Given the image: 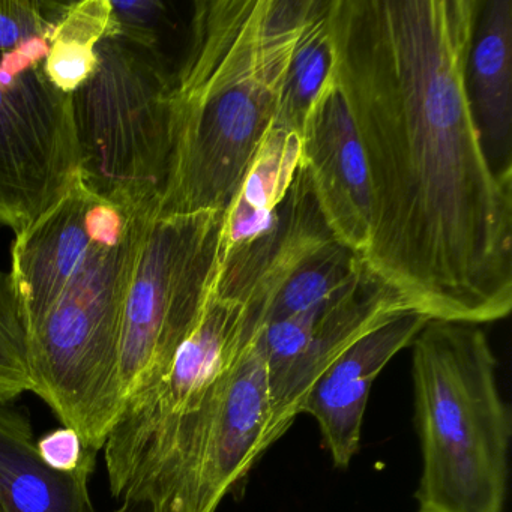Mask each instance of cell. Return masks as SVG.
Listing matches in <instances>:
<instances>
[{
    "instance_id": "obj_1",
    "label": "cell",
    "mask_w": 512,
    "mask_h": 512,
    "mask_svg": "<svg viewBox=\"0 0 512 512\" xmlns=\"http://www.w3.org/2000/svg\"><path fill=\"white\" fill-rule=\"evenodd\" d=\"M478 0H329L332 73L367 160L362 263L410 310H512V178L491 170L464 86Z\"/></svg>"
},
{
    "instance_id": "obj_2",
    "label": "cell",
    "mask_w": 512,
    "mask_h": 512,
    "mask_svg": "<svg viewBox=\"0 0 512 512\" xmlns=\"http://www.w3.org/2000/svg\"><path fill=\"white\" fill-rule=\"evenodd\" d=\"M317 0H197L173 71L172 154L158 215L223 212L277 121Z\"/></svg>"
},
{
    "instance_id": "obj_3",
    "label": "cell",
    "mask_w": 512,
    "mask_h": 512,
    "mask_svg": "<svg viewBox=\"0 0 512 512\" xmlns=\"http://www.w3.org/2000/svg\"><path fill=\"white\" fill-rule=\"evenodd\" d=\"M479 326L428 320L412 343L422 472L416 512H503L512 419Z\"/></svg>"
},
{
    "instance_id": "obj_4",
    "label": "cell",
    "mask_w": 512,
    "mask_h": 512,
    "mask_svg": "<svg viewBox=\"0 0 512 512\" xmlns=\"http://www.w3.org/2000/svg\"><path fill=\"white\" fill-rule=\"evenodd\" d=\"M157 212L122 206L55 304L28 332L34 394L97 454L121 412L122 317L145 229Z\"/></svg>"
},
{
    "instance_id": "obj_5",
    "label": "cell",
    "mask_w": 512,
    "mask_h": 512,
    "mask_svg": "<svg viewBox=\"0 0 512 512\" xmlns=\"http://www.w3.org/2000/svg\"><path fill=\"white\" fill-rule=\"evenodd\" d=\"M175 65L122 37L98 46L91 79L71 94L80 179L118 206L158 208L172 154Z\"/></svg>"
},
{
    "instance_id": "obj_6",
    "label": "cell",
    "mask_w": 512,
    "mask_h": 512,
    "mask_svg": "<svg viewBox=\"0 0 512 512\" xmlns=\"http://www.w3.org/2000/svg\"><path fill=\"white\" fill-rule=\"evenodd\" d=\"M221 214L157 212L149 220L122 317L121 410L163 379L196 323L217 275Z\"/></svg>"
},
{
    "instance_id": "obj_7",
    "label": "cell",
    "mask_w": 512,
    "mask_h": 512,
    "mask_svg": "<svg viewBox=\"0 0 512 512\" xmlns=\"http://www.w3.org/2000/svg\"><path fill=\"white\" fill-rule=\"evenodd\" d=\"M49 38L0 50V224L16 235L80 176L71 95L44 74Z\"/></svg>"
},
{
    "instance_id": "obj_8",
    "label": "cell",
    "mask_w": 512,
    "mask_h": 512,
    "mask_svg": "<svg viewBox=\"0 0 512 512\" xmlns=\"http://www.w3.org/2000/svg\"><path fill=\"white\" fill-rule=\"evenodd\" d=\"M301 157V134L274 124L221 214L215 295L247 301L277 241Z\"/></svg>"
},
{
    "instance_id": "obj_9",
    "label": "cell",
    "mask_w": 512,
    "mask_h": 512,
    "mask_svg": "<svg viewBox=\"0 0 512 512\" xmlns=\"http://www.w3.org/2000/svg\"><path fill=\"white\" fill-rule=\"evenodd\" d=\"M121 211L122 206L92 193L79 176L67 194L16 235L10 275L26 332L55 304Z\"/></svg>"
},
{
    "instance_id": "obj_10",
    "label": "cell",
    "mask_w": 512,
    "mask_h": 512,
    "mask_svg": "<svg viewBox=\"0 0 512 512\" xmlns=\"http://www.w3.org/2000/svg\"><path fill=\"white\" fill-rule=\"evenodd\" d=\"M301 163L334 238L359 257L370 238L371 188L367 160L334 73L302 125Z\"/></svg>"
},
{
    "instance_id": "obj_11",
    "label": "cell",
    "mask_w": 512,
    "mask_h": 512,
    "mask_svg": "<svg viewBox=\"0 0 512 512\" xmlns=\"http://www.w3.org/2000/svg\"><path fill=\"white\" fill-rule=\"evenodd\" d=\"M428 320L416 311L392 317L350 344L308 389L299 415L316 419L338 469H347L358 454L374 380L398 352L412 346Z\"/></svg>"
},
{
    "instance_id": "obj_12",
    "label": "cell",
    "mask_w": 512,
    "mask_h": 512,
    "mask_svg": "<svg viewBox=\"0 0 512 512\" xmlns=\"http://www.w3.org/2000/svg\"><path fill=\"white\" fill-rule=\"evenodd\" d=\"M406 311L412 310L404 299L362 263L355 277L323 304L307 349L269 388L278 436L292 427L308 389L338 355L362 335Z\"/></svg>"
},
{
    "instance_id": "obj_13",
    "label": "cell",
    "mask_w": 512,
    "mask_h": 512,
    "mask_svg": "<svg viewBox=\"0 0 512 512\" xmlns=\"http://www.w3.org/2000/svg\"><path fill=\"white\" fill-rule=\"evenodd\" d=\"M464 86L491 170L512 178V0H478Z\"/></svg>"
},
{
    "instance_id": "obj_14",
    "label": "cell",
    "mask_w": 512,
    "mask_h": 512,
    "mask_svg": "<svg viewBox=\"0 0 512 512\" xmlns=\"http://www.w3.org/2000/svg\"><path fill=\"white\" fill-rule=\"evenodd\" d=\"M97 457L76 473L50 469L38 454L28 413L0 403V512H83Z\"/></svg>"
},
{
    "instance_id": "obj_15",
    "label": "cell",
    "mask_w": 512,
    "mask_h": 512,
    "mask_svg": "<svg viewBox=\"0 0 512 512\" xmlns=\"http://www.w3.org/2000/svg\"><path fill=\"white\" fill-rule=\"evenodd\" d=\"M113 35L110 0L65 4L49 38L44 74L64 94L82 88L97 70L98 46Z\"/></svg>"
},
{
    "instance_id": "obj_16",
    "label": "cell",
    "mask_w": 512,
    "mask_h": 512,
    "mask_svg": "<svg viewBox=\"0 0 512 512\" xmlns=\"http://www.w3.org/2000/svg\"><path fill=\"white\" fill-rule=\"evenodd\" d=\"M329 0H317L293 50L275 124L302 133L305 116L332 73Z\"/></svg>"
},
{
    "instance_id": "obj_17",
    "label": "cell",
    "mask_w": 512,
    "mask_h": 512,
    "mask_svg": "<svg viewBox=\"0 0 512 512\" xmlns=\"http://www.w3.org/2000/svg\"><path fill=\"white\" fill-rule=\"evenodd\" d=\"M361 265V257L340 242L320 248L278 290L266 313L265 325L323 304L355 277Z\"/></svg>"
},
{
    "instance_id": "obj_18",
    "label": "cell",
    "mask_w": 512,
    "mask_h": 512,
    "mask_svg": "<svg viewBox=\"0 0 512 512\" xmlns=\"http://www.w3.org/2000/svg\"><path fill=\"white\" fill-rule=\"evenodd\" d=\"M34 392L28 332L10 272L0 271V403Z\"/></svg>"
},
{
    "instance_id": "obj_19",
    "label": "cell",
    "mask_w": 512,
    "mask_h": 512,
    "mask_svg": "<svg viewBox=\"0 0 512 512\" xmlns=\"http://www.w3.org/2000/svg\"><path fill=\"white\" fill-rule=\"evenodd\" d=\"M110 5L113 17L112 37H122L131 43L166 55L164 41L173 28L169 5L161 0H118L110 2Z\"/></svg>"
},
{
    "instance_id": "obj_20",
    "label": "cell",
    "mask_w": 512,
    "mask_h": 512,
    "mask_svg": "<svg viewBox=\"0 0 512 512\" xmlns=\"http://www.w3.org/2000/svg\"><path fill=\"white\" fill-rule=\"evenodd\" d=\"M65 4L34 0H0V50H10L34 37L52 35Z\"/></svg>"
},
{
    "instance_id": "obj_21",
    "label": "cell",
    "mask_w": 512,
    "mask_h": 512,
    "mask_svg": "<svg viewBox=\"0 0 512 512\" xmlns=\"http://www.w3.org/2000/svg\"><path fill=\"white\" fill-rule=\"evenodd\" d=\"M41 460L56 472L76 473L97 452L89 451L73 428H55L37 439Z\"/></svg>"
},
{
    "instance_id": "obj_22",
    "label": "cell",
    "mask_w": 512,
    "mask_h": 512,
    "mask_svg": "<svg viewBox=\"0 0 512 512\" xmlns=\"http://www.w3.org/2000/svg\"><path fill=\"white\" fill-rule=\"evenodd\" d=\"M83 512H100L95 508L94 503H92V499L86 503L85 508H83ZM110 512H151L149 511L148 506L143 505V503H133V502H122L118 508L113 509Z\"/></svg>"
}]
</instances>
